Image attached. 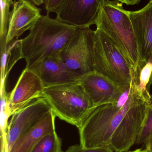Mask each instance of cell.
Masks as SVG:
<instances>
[{"label": "cell", "mask_w": 152, "mask_h": 152, "mask_svg": "<svg viewBox=\"0 0 152 152\" xmlns=\"http://www.w3.org/2000/svg\"><path fill=\"white\" fill-rule=\"evenodd\" d=\"M148 104L132 78L117 102L96 107L79 129L80 145L85 148L109 146L115 152L129 151L136 142Z\"/></svg>", "instance_id": "obj_1"}, {"label": "cell", "mask_w": 152, "mask_h": 152, "mask_svg": "<svg viewBox=\"0 0 152 152\" xmlns=\"http://www.w3.org/2000/svg\"><path fill=\"white\" fill-rule=\"evenodd\" d=\"M77 28L67 25L49 14L42 15L29 29L27 36L21 39L26 67H30L49 56L61 53L68 44Z\"/></svg>", "instance_id": "obj_2"}, {"label": "cell", "mask_w": 152, "mask_h": 152, "mask_svg": "<svg viewBox=\"0 0 152 152\" xmlns=\"http://www.w3.org/2000/svg\"><path fill=\"white\" fill-rule=\"evenodd\" d=\"M95 25L116 44L133 71L140 60L133 25L128 10L118 0H105Z\"/></svg>", "instance_id": "obj_3"}, {"label": "cell", "mask_w": 152, "mask_h": 152, "mask_svg": "<svg viewBox=\"0 0 152 152\" xmlns=\"http://www.w3.org/2000/svg\"><path fill=\"white\" fill-rule=\"evenodd\" d=\"M43 97L55 117L78 129L96 108L79 81L46 87Z\"/></svg>", "instance_id": "obj_4"}, {"label": "cell", "mask_w": 152, "mask_h": 152, "mask_svg": "<svg viewBox=\"0 0 152 152\" xmlns=\"http://www.w3.org/2000/svg\"><path fill=\"white\" fill-rule=\"evenodd\" d=\"M94 71L125 91L131 84L133 70L116 44L102 30L95 31Z\"/></svg>", "instance_id": "obj_5"}, {"label": "cell", "mask_w": 152, "mask_h": 152, "mask_svg": "<svg viewBox=\"0 0 152 152\" xmlns=\"http://www.w3.org/2000/svg\"><path fill=\"white\" fill-rule=\"evenodd\" d=\"M95 31L90 27L76 28L61 56L66 66L80 77L94 71Z\"/></svg>", "instance_id": "obj_6"}, {"label": "cell", "mask_w": 152, "mask_h": 152, "mask_svg": "<svg viewBox=\"0 0 152 152\" xmlns=\"http://www.w3.org/2000/svg\"><path fill=\"white\" fill-rule=\"evenodd\" d=\"M45 87L38 75L28 68L23 70L12 90L1 100V113L8 118L33 101L43 97Z\"/></svg>", "instance_id": "obj_7"}, {"label": "cell", "mask_w": 152, "mask_h": 152, "mask_svg": "<svg viewBox=\"0 0 152 152\" xmlns=\"http://www.w3.org/2000/svg\"><path fill=\"white\" fill-rule=\"evenodd\" d=\"M105 0H64L56 19L77 28L95 25Z\"/></svg>", "instance_id": "obj_8"}, {"label": "cell", "mask_w": 152, "mask_h": 152, "mask_svg": "<svg viewBox=\"0 0 152 152\" xmlns=\"http://www.w3.org/2000/svg\"><path fill=\"white\" fill-rule=\"evenodd\" d=\"M50 110L46 100L42 97L33 101L24 109L12 115L6 133L8 152L15 142L35 126Z\"/></svg>", "instance_id": "obj_9"}, {"label": "cell", "mask_w": 152, "mask_h": 152, "mask_svg": "<svg viewBox=\"0 0 152 152\" xmlns=\"http://www.w3.org/2000/svg\"><path fill=\"white\" fill-rule=\"evenodd\" d=\"M79 82L95 108L117 102L124 92L109 79L95 71L81 76Z\"/></svg>", "instance_id": "obj_10"}, {"label": "cell", "mask_w": 152, "mask_h": 152, "mask_svg": "<svg viewBox=\"0 0 152 152\" xmlns=\"http://www.w3.org/2000/svg\"><path fill=\"white\" fill-rule=\"evenodd\" d=\"M35 5L29 0H18L13 2L9 15L7 45L29 30L42 17L41 9Z\"/></svg>", "instance_id": "obj_11"}, {"label": "cell", "mask_w": 152, "mask_h": 152, "mask_svg": "<svg viewBox=\"0 0 152 152\" xmlns=\"http://www.w3.org/2000/svg\"><path fill=\"white\" fill-rule=\"evenodd\" d=\"M28 69L38 75L45 88L69 82H78L80 77L66 66L61 53L49 56Z\"/></svg>", "instance_id": "obj_12"}, {"label": "cell", "mask_w": 152, "mask_h": 152, "mask_svg": "<svg viewBox=\"0 0 152 152\" xmlns=\"http://www.w3.org/2000/svg\"><path fill=\"white\" fill-rule=\"evenodd\" d=\"M128 12L133 25L140 60L147 61L152 58V2L141 10Z\"/></svg>", "instance_id": "obj_13"}, {"label": "cell", "mask_w": 152, "mask_h": 152, "mask_svg": "<svg viewBox=\"0 0 152 152\" xmlns=\"http://www.w3.org/2000/svg\"><path fill=\"white\" fill-rule=\"evenodd\" d=\"M55 118L51 109L35 126L15 142L9 152H30L43 137L56 132Z\"/></svg>", "instance_id": "obj_14"}, {"label": "cell", "mask_w": 152, "mask_h": 152, "mask_svg": "<svg viewBox=\"0 0 152 152\" xmlns=\"http://www.w3.org/2000/svg\"><path fill=\"white\" fill-rule=\"evenodd\" d=\"M1 96L7 94L5 91L7 77L14 65L20 60L23 59L20 40H13L8 44L1 43Z\"/></svg>", "instance_id": "obj_15"}, {"label": "cell", "mask_w": 152, "mask_h": 152, "mask_svg": "<svg viewBox=\"0 0 152 152\" xmlns=\"http://www.w3.org/2000/svg\"><path fill=\"white\" fill-rule=\"evenodd\" d=\"M152 79V58L147 61H139L136 69L133 71L132 80L141 96L148 103L152 98L150 87Z\"/></svg>", "instance_id": "obj_16"}, {"label": "cell", "mask_w": 152, "mask_h": 152, "mask_svg": "<svg viewBox=\"0 0 152 152\" xmlns=\"http://www.w3.org/2000/svg\"><path fill=\"white\" fill-rule=\"evenodd\" d=\"M60 138L56 132L46 135L34 146L30 152H62Z\"/></svg>", "instance_id": "obj_17"}, {"label": "cell", "mask_w": 152, "mask_h": 152, "mask_svg": "<svg viewBox=\"0 0 152 152\" xmlns=\"http://www.w3.org/2000/svg\"><path fill=\"white\" fill-rule=\"evenodd\" d=\"M152 135V95L146 114L136 142V145L144 144Z\"/></svg>", "instance_id": "obj_18"}, {"label": "cell", "mask_w": 152, "mask_h": 152, "mask_svg": "<svg viewBox=\"0 0 152 152\" xmlns=\"http://www.w3.org/2000/svg\"><path fill=\"white\" fill-rule=\"evenodd\" d=\"M13 2L12 0H1L0 42H6L10 7Z\"/></svg>", "instance_id": "obj_19"}, {"label": "cell", "mask_w": 152, "mask_h": 152, "mask_svg": "<svg viewBox=\"0 0 152 152\" xmlns=\"http://www.w3.org/2000/svg\"><path fill=\"white\" fill-rule=\"evenodd\" d=\"M114 152L110 146L95 148H85L79 145H74L69 147L65 152Z\"/></svg>", "instance_id": "obj_20"}, {"label": "cell", "mask_w": 152, "mask_h": 152, "mask_svg": "<svg viewBox=\"0 0 152 152\" xmlns=\"http://www.w3.org/2000/svg\"><path fill=\"white\" fill-rule=\"evenodd\" d=\"M45 8L47 13L57 12L64 0H44Z\"/></svg>", "instance_id": "obj_21"}, {"label": "cell", "mask_w": 152, "mask_h": 152, "mask_svg": "<svg viewBox=\"0 0 152 152\" xmlns=\"http://www.w3.org/2000/svg\"><path fill=\"white\" fill-rule=\"evenodd\" d=\"M121 3L125 4L127 5H134L138 4L141 0H118Z\"/></svg>", "instance_id": "obj_22"}, {"label": "cell", "mask_w": 152, "mask_h": 152, "mask_svg": "<svg viewBox=\"0 0 152 152\" xmlns=\"http://www.w3.org/2000/svg\"><path fill=\"white\" fill-rule=\"evenodd\" d=\"M144 145H145V149L150 152H152V135L149 137Z\"/></svg>", "instance_id": "obj_23"}, {"label": "cell", "mask_w": 152, "mask_h": 152, "mask_svg": "<svg viewBox=\"0 0 152 152\" xmlns=\"http://www.w3.org/2000/svg\"><path fill=\"white\" fill-rule=\"evenodd\" d=\"M29 1L32 2L34 4L37 5V6L43 4L44 2V0H29Z\"/></svg>", "instance_id": "obj_24"}, {"label": "cell", "mask_w": 152, "mask_h": 152, "mask_svg": "<svg viewBox=\"0 0 152 152\" xmlns=\"http://www.w3.org/2000/svg\"><path fill=\"white\" fill-rule=\"evenodd\" d=\"M125 152H150L149 151H147L146 149H142V148H139V149H136V150H134V151H128Z\"/></svg>", "instance_id": "obj_25"}, {"label": "cell", "mask_w": 152, "mask_h": 152, "mask_svg": "<svg viewBox=\"0 0 152 152\" xmlns=\"http://www.w3.org/2000/svg\"><path fill=\"white\" fill-rule=\"evenodd\" d=\"M150 2H152V0H150Z\"/></svg>", "instance_id": "obj_26"}, {"label": "cell", "mask_w": 152, "mask_h": 152, "mask_svg": "<svg viewBox=\"0 0 152 152\" xmlns=\"http://www.w3.org/2000/svg\"><path fill=\"white\" fill-rule=\"evenodd\" d=\"M151 84H152V79Z\"/></svg>", "instance_id": "obj_27"}, {"label": "cell", "mask_w": 152, "mask_h": 152, "mask_svg": "<svg viewBox=\"0 0 152 152\" xmlns=\"http://www.w3.org/2000/svg\"></svg>", "instance_id": "obj_28"}]
</instances>
